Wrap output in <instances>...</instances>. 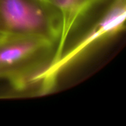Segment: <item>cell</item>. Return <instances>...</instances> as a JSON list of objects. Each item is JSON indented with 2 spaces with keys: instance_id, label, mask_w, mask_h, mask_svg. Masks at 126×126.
Here are the masks:
<instances>
[{
  "instance_id": "obj_1",
  "label": "cell",
  "mask_w": 126,
  "mask_h": 126,
  "mask_svg": "<svg viewBox=\"0 0 126 126\" xmlns=\"http://www.w3.org/2000/svg\"><path fill=\"white\" fill-rule=\"evenodd\" d=\"M126 20V0H112L92 27L33 77L31 85L38 86L41 93L49 91L63 72L124 30Z\"/></svg>"
},
{
  "instance_id": "obj_2",
  "label": "cell",
  "mask_w": 126,
  "mask_h": 126,
  "mask_svg": "<svg viewBox=\"0 0 126 126\" xmlns=\"http://www.w3.org/2000/svg\"><path fill=\"white\" fill-rule=\"evenodd\" d=\"M57 45L47 39L0 34V80L24 89L52 59Z\"/></svg>"
},
{
  "instance_id": "obj_3",
  "label": "cell",
  "mask_w": 126,
  "mask_h": 126,
  "mask_svg": "<svg viewBox=\"0 0 126 126\" xmlns=\"http://www.w3.org/2000/svg\"><path fill=\"white\" fill-rule=\"evenodd\" d=\"M61 30L60 16L45 0H0L1 35L35 36L58 46Z\"/></svg>"
},
{
  "instance_id": "obj_4",
  "label": "cell",
  "mask_w": 126,
  "mask_h": 126,
  "mask_svg": "<svg viewBox=\"0 0 126 126\" xmlns=\"http://www.w3.org/2000/svg\"><path fill=\"white\" fill-rule=\"evenodd\" d=\"M60 16L62 30L55 55L57 58L66 46L67 38L80 19L100 0H45Z\"/></svg>"
}]
</instances>
